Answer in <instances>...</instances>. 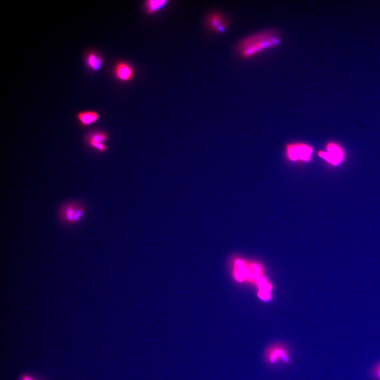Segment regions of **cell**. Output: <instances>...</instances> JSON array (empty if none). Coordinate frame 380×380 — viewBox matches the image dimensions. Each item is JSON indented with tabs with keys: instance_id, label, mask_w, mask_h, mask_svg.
<instances>
[{
	"instance_id": "6da1fadb",
	"label": "cell",
	"mask_w": 380,
	"mask_h": 380,
	"mask_svg": "<svg viewBox=\"0 0 380 380\" xmlns=\"http://www.w3.org/2000/svg\"><path fill=\"white\" fill-rule=\"evenodd\" d=\"M282 42V36L278 30L267 28L240 39L234 52L240 59L247 60L278 47Z\"/></svg>"
},
{
	"instance_id": "7a4b0ae2",
	"label": "cell",
	"mask_w": 380,
	"mask_h": 380,
	"mask_svg": "<svg viewBox=\"0 0 380 380\" xmlns=\"http://www.w3.org/2000/svg\"><path fill=\"white\" fill-rule=\"evenodd\" d=\"M265 358L266 362L271 365L276 364L279 361L289 364L291 360L286 347L279 344L269 347L265 352Z\"/></svg>"
},
{
	"instance_id": "3957f363",
	"label": "cell",
	"mask_w": 380,
	"mask_h": 380,
	"mask_svg": "<svg viewBox=\"0 0 380 380\" xmlns=\"http://www.w3.org/2000/svg\"><path fill=\"white\" fill-rule=\"evenodd\" d=\"M78 203L75 201L69 202L60 207L58 216L60 222L65 226L74 225V219Z\"/></svg>"
},
{
	"instance_id": "277c9868",
	"label": "cell",
	"mask_w": 380,
	"mask_h": 380,
	"mask_svg": "<svg viewBox=\"0 0 380 380\" xmlns=\"http://www.w3.org/2000/svg\"><path fill=\"white\" fill-rule=\"evenodd\" d=\"M208 25L215 33L222 34L225 33L229 27L230 21L224 14L216 12L208 17Z\"/></svg>"
},
{
	"instance_id": "5b68a950",
	"label": "cell",
	"mask_w": 380,
	"mask_h": 380,
	"mask_svg": "<svg viewBox=\"0 0 380 380\" xmlns=\"http://www.w3.org/2000/svg\"><path fill=\"white\" fill-rule=\"evenodd\" d=\"M319 155L334 165L339 164L343 158L342 150L334 144H329L327 147V152H322Z\"/></svg>"
},
{
	"instance_id": "8992f818",
	"label": "cell",
	"mask_w": 380,
	"mask_h": 380,
	"mask_svg": "<svg viewBox=\"0 0 380 380\" xmlns=\"http://www.w3.org/2000/svg\"><path fill=\"white\" fill-rule=\"evenodd\" d=\"M114 76L119 81L128 82L131 81L134 76L132 68L128 64L124 62H119L114 68Z\"/></svg>"
},
{
	"instance_id": "52a82bcc",
	"label": "cell",
	"mask_w": 380,
	"mask_h": 380,
	"mask_svg": "<svg viewBox=\"0 0 380 380\" xmlns=\"http://www.w3.org/2000/svg\"><path fill=\"white\" fill-rule=\"evenodd\" d=\"M312 151L311 147L304 145L292 146L288 148L289 156L293 160L299 158L304 161H308Z\"/></svg>"
},
{
	"instance_id": "ba28073f",
	"label": "cell",
	"mask_w": 380,
	"mask_h": 380,
	"mask_svg": "<svg viewBox=\"0 0 380 380\" xmlns=\"http://www.w3.org/2000/svg\"><path fill=\"white\" fill-rule=\"evenodd\" d=\"M99 118V113L93 111H85L77 114V120L83 127H87L96 123Z\"/></svg>"
},
{
	"instance_id": "9c48e42d",
	"label": "cell",
	"mask_w": 380,
	"mask_h": 380,
	"mask_svg": "<svg viewBox=\"0 0 380 380\" xmlns=\"http://www.w3.org/2000/svg\"><path fill=\"white\" fill-rule=\"evenodd\" d=\"M85 62L90 70L93 72H97L102 67L103 60L101 56L94 52H91L87 55Z\"/></svg>"
},
{
	"instance_id": "30bf717a",
	"label": "cell",
	"mask_w": 380,
	"mask_h": 380,
	"mask_svg": "<svg viewBox=\"0 0 380 380\" xmlns=\"http://www.w3.org/2000/svg\"><path fill=\"white\" fill-rule=\"evenodd\" d=\"M108 138L107 133L102 130H92L88 132L85 135V142H95L104 143Z\"/></svg>"
},
{
	"instance_id": "8fae6325",
	"label": "cell",
	"mask_w": 380,
	"mask_h": 380,
	"mask_svg": "<svg viewBox=\"0 0 380 380\" xmlns=\"http://www.w3.org/2000/svg\"><path fill=\"white\" fill-rule=\"evenodd\" d=\"M167 1H159V0H150L146 2L145 7L147 12L149 14H153L163 8L167 3Z\"/></svg>"
},
{
	"instance_id": "7c38bea8",
	"label": "cell",
	"mask_w": 380,
	"mask_h": 380,
	"mask_svg": "<svg viewBox=\"0 0 380 380\" xmlns=\"http://www.w3.org/2000/svg\"><path fill=\"white\" fill-rule=\"evenodd\" d=\"M85 143L89 148L94 149L99 152L106 153L107 151V146L104 143L95 142H88Z\"/></svg>"
},
{
	"instance_id": "4fadbf2b",
	"label": "cell",
	"mask_w": 380,
	"mask_h": 380,
	"mask_svg": "<svg viewBox=\"0 0 380 380\" xmlns=\"http://www.w3.org/2000/svg\"><path fill=\"white\" fill-rule=\"evenodd\" d=\"M371 376L374 380H380V362L372 368Z\"/></svg>"
}]
</instances>
